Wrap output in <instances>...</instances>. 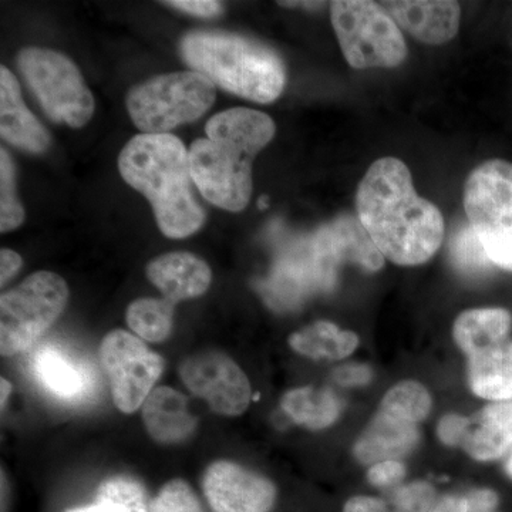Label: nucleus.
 <instances>
[{
	"instance_id": "1",
	"label": "nucleus",
	"mask_w": 512,
	"mask_h": 512,
	"mask_svg": "<svg viewBox=\"0 0 512 512\" xmlns=\"http://www.w3.org/2000/svg\"><path fill=\"white\" fill-rule=\"evenodd\" d=\"M356 208L367 235L394 264H424L443 244V215L417 194L412 173L399 158L370 165L357 188Z\"/></svg>"
},
{
	"instance_id": "2",
	"label": "nucleus",
	"mask_w": 512,
	"mask_h": 512,
	"mask_svg": "<svg viewBox=\"0 0 512 512\" xmlns=\"http://www.w3.org/2000/svg\"><path fill=\"white\" fill-rule=\"evenodd\" d=\"M346 262L367 272L379 271L384 264L382 252L353 215H340L284 245L259 292L276 311H288L309 296L332 291Z\"/></svg>"
},
{
	"instance_id": "3",
	"label": "nucleus",
	"mask_w": 512,
	"mask_h": 512,
	"mask_svg": "<svg viewBox=\"0 0 512 512\" xmlns=\"http://www.w3.org/2000/svg\"><path fill=\"white\" fill-rule=\"evenodd\" d=\"M275 131L274 120L262 111L237 107L215 114L205 126L207 138L188 151L202 197L222 210H244L252 195V163Z\"/></svg>"
},
{
	"instance_id": "4",
	"label": "nucleus",
	"mask_w": 512,
	"mask_h": 512,
	"mask_svg": "<svg viewBox=\"0 0 512 512\" xmlns=\"http://www.w3.org/2000/svg\"><path fill=\"white\" fill-rule=\"evenodd\" d=\"M121 177L150 201L165 237L183 239L204 225L192 192L190 153L173 134H137L119 157Z\"/></svg>"
},
{
	"instance_id": "5",
	"label": "nucleus",
	"mask_w": 512,
	"mask_h": 512,
	"mask_svg": "<svg viewBox=\"0 0 512 512\" xmlns=\"http://www.w3.org/2000/svg\"><path fill=\"white\" fill-rule=\"evenodd\" d=\"M180 53L192 72L242 99L268 104L284 92L281 57L249 37L212 30L191 32L181 40Z\"/></svg>"
},
{
	"instance_id": "6",
	"label": "nucleus",
	"mask_w": 512,
	"mask_h": 512,
	"mask_svg": "<svg viewBox=\"0 0 512 512\" xmlns=\"http://www.w3.org/2000/svg\"><path fill=\"white\" fill-rule=\"evenodd\" d=\"M340 49L353 69H393L407 57L402 30L383 5L370 0L330 3Z\"/></svg>"
},
{
	"instance_id": "7",
	"label": "nucleus",
	"mask_w": 512,
	"mask_h": 512,
	"mask_svg": "<svg viewBox=\"0 0 512 512\" xmlns=\"http://www.w3.org/2000/svg\"><path fill=\"white\" fill-rule=\"evenodd\" d=\"M215 96L214 84L200 73L161 74L130 90L127 110L143 134H168L204 116Z\"/></svg>"
},
{
	"instance_id": "8",
	"label": "nucleus",
	"mask_w": 512,
	"mask_h": 512,
	"mask_svg": "<svg viewBox=\"0 0 512 512\" xmlns=\"http://www.w3.org/2000/svg\"><path fill=\"white\" fill-rule=\"evenodd\" d=\"M69 286L62 276L39 271L0 298V353L3 357L26 352L59 319Z\"/></svg>"
},
{
	"instance_id": "9",
	"label": "nucleus",
	"mask_w": 512,
	"mask_h": 512,
	"mask_svg": "<svg viewBox=\"0 0 512 512\" xmlns=\"http://www.w3.org/2000/svg\"><path fill=\"white\" fill-rule=\"evenodd\" d=\"M464 208L490 261L512 272V164L478 165L464 187Z\"/></svg>"
},
{
	"instance_id": "10",
	"label": "nucleus",
	"mask_w": 512,
	"mask_h": 512,
	"mask_svg": "<svg viewBox=\"0 0 512 512\" xmlns=\"http://www.w3.org/2000/svg\"><path fill=\"white\" fill-rule=\"evenodd\" d=\"M18 66L47 116L73 128L86 126L94 113V97L72 60L55 50L29 47Z\"/></svg>"
},
{
	"instance_id": "11",
	"label": "nucleus",
	"mask_w": 512,
	"mask_h": 512,
	"mask_svg": "<svg viewBox=\"0 0 512 512\" xmlns=\"http://www.w3.org/2000/svg\"><path fill=\"white\" fill-rule=\"evenodd\" d=\"M99 363L109 379L114 406L126 414L143 407L165 366L144 340L123 329L111 330L101 340Z\"/></svg>"
},
{
	"instance_id": "12",
	"label": "nucleus",
	"mask_w": 512,
	"mask_h": 512,
	"mask_svg": "<svg viewBox=\"0 0 512 512\" xmlns=\"http://www.w3.org/2000/svg\"><path fill=\"white\" fill-rule=\"evenodd\" d=\"M181 380L212 412L237 417L247 412L252 387L244 370L221 350L208 349L185 357L178 367Z\"/></svg>"
},
{
	"instance_id": "13",
	"label": "nucleus",
	"mask_w": 512,
	"mask_h": 512,
	"mask_svg": "<svg viewBox=\"0 0 512 512\" xmlns=\"http://www.w3.org/2000/svg\"><path fill=\"white\" fill-rule=\"evenodd\" d=\"M201 487L212 512H271L278 495L269 478L229 460L205 468Z\"/></svg>"
},
{
	"instance_id": "14",
	"label": "nucleus",
	"mask_w": 512,
	"mask_h": 512,
	"mask_svg": "<svg viewBox=\"0 0 512 512\" xmlns=\"http://www.w3.org/2000/svg\"><path fill=\"white\" fill-rule=\"evenodd\" d=\"M399 28L427 45H443L460 28V3L451 0H394L383 2Z\"/></svg>"
},
{
	"instance_id": "15",
	"label": "nucleus",
	"mask_w": 512,
	"mask_h": 512,
	"mask_svg": "<svg viewBox=\"0 0 512 512\" xmlns=\"http://www.w3.org/2000/svg\"><path fill=\"white\" fill-rule=\"evenodd\" d=\"M146 275L163 298L174 303L200 298L212 282L210 265L190 252L158 256L147 265Z\"/></svg>"
},
{
	"instance_id": "16",
	"label": "nucleus",
	"mask_w": 512,
	"mask_h": 512,
	"mask_svg": "<svg viewBox=\"0 0 512 512\" xmlns=\"http://www.w3.org/2000/svg\"><path fill=\"white\" fill-rule=\"evenodd\" d=\"M143 423L148 436L164 446L187 443L198 430L187 397L173 387L158 386L143 404Z\"/></svg>"
},
{
	"instance_id": "17",
	"label": "nucleus",
	"mask_w": 512,
	"mask_h": 512,
	"mask_svg": "<svg viewBox=\"0 0 512 512\" xmlns=\"http://www.w3.org/2000/svg\"><path fill=\"white\" fill-rule=\"evenodd\" d=\"M0 134L12 146L29 153H45L50 136L25 106L18 80L8 67H0Z\"/></svg>"
},
{
	"instance_id": "18",
	"label": "nucleus",
	"mask_w": 512,
	"mask_h": 512,
	"mask_svg": "<svg viewBox=\"0 0 512 512\" xmlns=\"http://www.w3.org/2000/svg\"><path fill=\"white\" fill-rule=\"evenodd\" d=\"M461 446L477 461H494L512 448V400L494 402L467 417Z\"/></svg>"
},
{
	"instance_id": "19",
	"label": "nucleus",
	"mask_w": 512,
	"mask_h": 512,
	"mask_svg": "<svg viewBox=\"0 0 512 512\" xmlns=\"http://www.w3.org/2000/svg\"><path fill=\"white\" fill-rule=\"evenodd\" d=\"M419 437V430L414 424L379 412L360 434L353 447V454L363 464L399 461V458L412 453L419 443Z\"/></svg>"
},
{
	"instance_id": "20",
	"label": "nucleus",
	"mask_w": 512,
	"mask_h": 512,
	"mask_svg": "<svg viewBox=\"0 0 512 512\" xmlns=\"http://www.w3.org/2000/svg\"><path fill=\"white\" fill-rule=\"evenodd\" d=\"M468 382L481 399L512 400V340L468 356Z\"/></svg>"
},
{
	"instance_id": "21",
	"label": "nucleus",
	"mask_w": 512,
	"mask_h": 512,
	"mask_svg": "<svg viewBox=\"0 0 512 512\" xmlns=\"http://www.w3.org/2000/svg\"><path fill=\"white\" fill-rule=\"evenodd\" d=\"M511 326V313L505 309H473L458 316L453 335L458 348L471 356L507 340Z\"/></svg>"
},
{
	"instance_id": "22",
	"label": "nucleus",
	"mask_w": 512,
	"mask_h": 512,
	"mask_svg": "<svg viewBox=\"0 0 512 512\" xmlns=\"http://www.w3.org/2000/svg\"><path fill=\"white\" fill-rule=\"evenodd\" d=\"M281 407L296 424L316 431L339 419L343 403L330 389L305 386L289 390L282 397Z\"/></svg>"
},
{
	"instance_id": "23",
	"label": "nucleus",
	"mask_w": 512,
	"mask_h": 512,
	"mask_svg": "<svg viewBox=\"0 0 512 512\" xmlns=\"http://www.w3.org/2000/svg\"><path fill=\"white\" fill-rule=\"evenodd\" d=\"M293 352L313 360H340L355 352L359 336L335 323L320 320L289 336Z\"/></svg>"
},
{
	"instance_id": "24",
	"label": "nucleus",
	"mask_w": 512,
	"mask_h": 512,
	"mask_svg": "<svg viewBox=\"0 0 512 512\" xmlns=\"http://www.w3.org/2000/svg\"><path fill=\"white\" fill-rule=\"evenodd\" d=\"M62 512H151V501L136 478L114 476L97 487L92 503Z\"/></svg>"
},
{
	"instance_id": "25",
	"label": "nucleus",
	"mask_w": 512,
	"mask_h": 512,
	"mask_svg": "<svg viewBox=\"0 0 512 512\" xmlns=\"http://www.w3.org/2000/svg\"><path fill=\"white\" fill-rule=\"evenodd\" d=\"M175 303L165 298H141L126 312L128 328L144 342L161 343L174 329Z\"/></svg>"
},
{
	"instance_id": "26",
	"label": "nucleus",
	"mask_w": 512,
	"mask_h": 512,
	"mask_svg": "<svg viewBox=\"0 0 512 512\" xmlns=\"http://www.w3.org/2000/svg\"><path fill=\"white\" fill-rule=\"evenodd\" d=\"M379 412L417 426L431 412L429 390L417 382L396 384L384 396Z\"/></svg>"
},
{
	"instance_id": "27",
	"label": "nucleus",
	"mask_w": 512,
	"mask_h": 512,
	"mask_svg": "<svg viewBox=\"0 0 512 512\" xmlns=\"http://www.w3.org/2000/svg\"><path fill=\"white\" fill-rule=\"evenodd\" d=\"M37 375L43 384L62 397H73L82 392L84 379L72 360L63 356L59 350L46 349L37 359Z\"/></svg>"
},
{
	"instance_id": "28",
	"label": "nucleus",
	"mask_w": 512,
	"mask_h": 512,
	"mask_svg": "<svg viewBox=\"0 0 512 512\" xmlns=\"http://www.w3.org/2000/svg\"><path fill=\"white\" fill-rule=\"evenodd\" d=\"M450 256L456 269L467 276L487 275L494 266L470 224L461 225L454 232L450 241Z\"/></svg>"
},
{
	"instance_id": "29",
	"label": "nucleus",
	"mask_w": 512,
	"mask_h": 512,
	"mask_svg": "<svg viewBox=\"0 0 512 512\" xmlns=\"http://www.w3.org/2000/svg\"><path fill=\"white\" fill-rule=\"evenodd\" d=\"M15 164L5 148L0 150V231L19 228L25 221V210L16 195Z\"/></svg>"
},
{
	"instance_id": "30",
	"label": "nucleus",
	"mask_w": 512,
	"mask_h": 512,
	"mask_svg": "<svg viewBox=\"0 0 512 512\" xmlns=\"http://www.w3.org/2000/svg\"><path fill=\"white\" fill-rule=\"evenodd\" d=\"M151 512H207L190 483L174 478L160 488L151 500Z\"/></svg>"
},
{
	"instance_id": "31",
	"label": "nucleus",
	"mask_w": 512,
	"mask_h": 512,
	"mask_svg": "<svg viewBox=\"0 0 512 512\" xmlns=\"http://www.w3.org/2000/svg\"><path fill=\"white\" fill-rule=\"evenodd\" d=\"M436 503V490L426 481L403 485L393 497L394 512H430Z\"/></svg>"
},
{
	"instance_id": "32",
	"label": "nucleus",
	"mask_w": 512,
	"mask_h": 512,
	"mask_svg": "<svg viewBox=\"0 0 512 512\" xmlns=\"http://www.w3.org/2000/svg\"><path fill=\"white\" fill-rule=\"evenodd\" d=\"M406 476V467L400 461L390 460L373 464L367 478L376 487H393L399 484Z\"/></svg>"
},
{
	"instance_id": "33",
	"label": "nucleus",
	"mask_w": 512,
	"mask_h": 512,
	"mask_svg": "<svg viewBox=\"0 0 512 512\" xmlns=\"http://www.w3.org/2000/svg\"><path fill=\"white\" fill-rule=\"evenodd\" d=\"M332 376L339 386L360 387L370 383L373 372L369 366L350 363V365H343L333 370Z\"/></svg>"
},
{
	"instance_id": "34",
	"label": "nucleus",
	"mask_w": 512,
	"mask_h": 512,
	"mask_svg": "<svg viewBox=\"0 0 512 512\" xmlns=\"http://www.w3.org/2000/svg\"><path fill=\"white\" fill-rule=\"evenodd\" d=\"M165 5L200 18H215L224 12L222 3L215 0H173V2H165Z\"/></svg>"
},
{
	"instance_id": "35",
	"label": "nucleus",
	"mask_w": 512,
	"mask_h": 512,
	"mask_svg": "<svg viewBox=\"0 0 512 512\" xmlns=\"http://www.w3.org/2000/svg\"><path fill=\"white\" fill-rule=\"evenodd\" d=\"M466 424L467 417L458 416V414H447L440 420L437 434L447 446H458L463 441Z\"/></svg>"
},
{
	"instance_id": "36",
	"label": "nucleus",
	"mask_w": 512,
	"mask_h": 512,
	"mask_svg": "<svg viewBox=\"0 0 512 512\" xmlns=\"http://www.w3.org/2000/svg\"><path fill=\"white\" fill-rule=\"evenodd\" d=\"M468 501V512H497L498 495L493 490L483 488L474 490L466 495Z\"/></svg>"
},
{
	"instance_id": "37",
	"label": "nucleus",
	"mask_w": 512,
	"mask_h": 512,
	"mask_svg": "<svg viewBox=\"0 0 512 512\" xmlns=\"http://www.w3.org/2000/svg\"><path fill=\"white\" fill-rule=\"evenodd\" d=\"M22 256L12 249L3 248L0 251V285L5 286L10 279L18 274L19 269L22 268Z\"/></svg>"
},
{
	"instance_id": "38",
	"label": "nucleus",
	"mask_w": 512,
	"mask_h": 512,
	"mask_svg": "<svg viewBox=\"0 0 512 512\" xmlns=\"http://www.w3.org/2000/svg\"><path fill=\"white\" fill-rule=\"evenodd\" d=\"M343 512H387V507L379 498L360 495V497L350 498Z\"/></svg>"
},
{
	"instance_id": "39",
	"label": "nucleus",
	"mask_w": 512,
	"mask_h": 512,
	"mask_svg": "<svg viewBox=\"0 0 512 512\" xmlns=\"http://www.w3.org/2000/svg\"><path fill=\"white\" fill-rule=\"evenodd\" d=\"M430 512H468L466 495H446L434 505Z\"/></svg>"
},
{
	"instance_id": "40",
	"label": "nucleus",
	"mask_w": 512,
	"mask_h": 512,
	"mask_svg": "<svg viewBox=\"0 0 512 512\" xmlns=\"http://www.w3.org/2000/svg\"><path fill=\"white\" fill-rule=\"evenodd\" d=\"M279 5L286 8H302V9H320L325 3L323 2H279Z\"/></svg>"
},
{
	"instance_id": "41",
	"label": "nucleus",
	"mask_w": 512,
	"mask_h": 512,
	"mask_svg": "<svg viewBox=\"0 0 512 512\" xmlns=\"http://www.w3.org/2000/svg\"><path fill=\"white\" fill-rule=\"evenodd\" d=\"M0 389H2V396H0V406H2V410H5L6 403H8L10 394H12V383L9 380H6L5 377H2L0 380Z\"/></svg>"
},
{
	"instance_id": "42",
	"label": "nucleus",
	"mask_w": 512,
	"mask_h": 512,
	"mask_svg": "<svg viewBox=\"0 0 512 512\" xmlns=\"http://www.w3.org/2000/svg\"><path fill=\"white\" fill-rule=\"evenodd\" d=\"M268 205H269L268 198H266L265 195H264V197L259 198L258 207L261 208V210H265V208H268Z\"/></svg>"
},
{
	"instance_id": "43",
	"label": "nucleus",
	"mask_w": 512,
	"mask_h": 512,
	"mask_svg": "<svg viewBox=\"0 0 512 512\" xmlns=\"http://www.w3.org/2000/svg\"><path fill=\"white\" fill-rule=\"evenodd\" d=\"M505 468H507L508 476L512 478V453L510 458H508L507 464H505Z\"/></svg>"
}]
</instances>
